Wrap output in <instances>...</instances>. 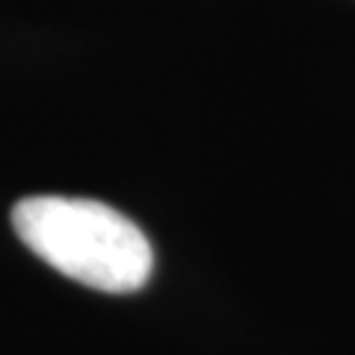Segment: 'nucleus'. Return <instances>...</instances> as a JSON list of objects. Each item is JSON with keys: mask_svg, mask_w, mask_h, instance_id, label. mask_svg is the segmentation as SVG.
Listing matches in <instances>:
<instances>
[{"mask_svg": "<svg viewBox=\"0 0 355 355\" xmlns=\"http://www.w3.org/2000/svg\"><path fill=\"white\" fill-rule=\"evenodd\" d=\"M12 228L33 254L92 291L133 293L151 279L148 237L104 202L30 196L12 207Z\"/></svg>", "mask_w": 355, "mask_h": 355, "instance_id": "obj_1", "label": "nucleus"}]
</instances>
